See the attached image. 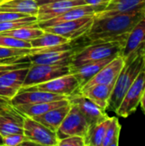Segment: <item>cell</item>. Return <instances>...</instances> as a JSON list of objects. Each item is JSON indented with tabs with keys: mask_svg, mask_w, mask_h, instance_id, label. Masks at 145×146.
Instances as JSON below:
<instances>
[{
	"mask_svg": "<svg viewBox=\"0 0 145 146\" xmlns=\"http://www.w3.org/2000/svg\"><path fill=\"white\" fill-rule=\"evenodd\" d=\"M144 15L145 9L113 15H94L89 29L81 36L70 40V44L76 52L91 42L126 35Z\"/></svg>",
	"mask_w": 145,
	"mask_h": 146,
	"instance_id": "cell-1",
	"label": "cell"
},
{
	"mask_svg": "<svg viewBox=\"0 0 145 146\" xmlns=\"http://www.w3.org/2000/svg\"><path fill=\"white\" fill-rule=\"evenodd\" d=\"M127 35L128 34L113 38L96 40L77 50L69 62L71 71L87 62L121 55Z\"/></svg>",
	"mask_w": 145,
	"mask_h": 146,
	"instance_id": "cell-2",
	"label": "cell"
},
{
	"mask_svg": "<svg viewBox=\"0 0 145 146\" xmlns=\"http://www.w3.org/2000/svg\"><path fill=\"white\" fill-rule=\"evenodd\" d=\"M143 46L125 58L124 67L115 82L107 110L115 112L117 110L127 90L133 84L138 74L144 70V62Z\"/></svg>",
	"mask_w": 145,
	"mask_h": 146,
	"instance_id": "cell-3",
	"label": "cell"
},
{
	"mask_svg": "<svg viewBox=\"0 0 145 146\" xmlns=\"http://www.w3.org/2000/svg\"><path fill=\"white\" fill-rule=\"evenodd\" d=\"M71 74L69 63L53 65L30 64L22 88L44 83L53 79Z\"/></svg>",
	"mask_w": 145,
	"mask_h": 146,
	"instance_id": "cell-4",
	"label": "cell"
},
{
	"mask_svg": "<svg viewBox=\"0 0 145 146\" xmlns=\"http://www.w3.org/2000/svg\"><path fill=\"white\" fill-rule=\"evenodd\" d=\"M23 134L36 145L58 146L60 141L55 132L28 116H24Z\"/></svg>",
	"mask_w": 145,
	"mask_h": 146,
	"instance_id": "cell-5",
	"label": "cell"
},
{
	"mask_svg": "<svg viewBox=\"0 0 145 146\" xmlns=\"http://www.w3.org/2000/svg\"><path fill=\"white\" fill-rule=\"evenodd\" d=\"M88 129L89 125L79 108L74 104H71V108L68 115L58 127L56 133L59 140L74 135L84 138Z\"/></svg>",
	"mask_w": 145,
	"mask_h": 146,
	"instance_id": "cell-6",
	"label": "cell"
},
{
	"mask_svg": "<svg viewBox=\"0 0 145 146\" xmlns=\"http://www.w3.org/2000/svg\"><path fill=\"white\" fill-rule=\"evenodd\" d=\"M144 90L145 72L143 70L126 92L121 104L115 111L116 115L123 118H127L132 115L140 105V100Z\"/></svg>",
	"mask_w": 145,
	"mask_h": 146,
	"instance_id": "cell-7",
	"label": "cell"
},
{
	"mask_svg": "<svg viewBox=\"0 0 145 146\" xmlns=\"http://www.w3.org/2000/svg\"><path fill=\"white\" fill-rule=\"evenodd\" d=\"M67 98L71 104H74L79 108V111L86 120L89 127L98 124L109 117L106 111L100 109L93 102L84 96L79 89L68 96Z\"/></svg>",
	"mask_w": 145,
	"mask_h": 146,
	"instance_id": "cell-8",
	"label": "cell"
},
{
	"mask_svg": "<svg viewBox=\"0 0 145 146\" xmlns=\"http://www.w3.org/2000/svg\"><path fill=\"white\" fill-rule=\"evenodd\" d=\"M79 89V84L73 74L63 75L44 83L21 88L22 91H43L62 96H69ZM20 90V91H21Z\"/></svg>",
	"mask_w": 145,
	"mask_h": 146,
	"instance_id": "cell-9",
	"label": "cell"
},
{
	"mask_svg": "<svg viewBox=\"0 0 145 146\" xmlns=\"http://www.w3.org/2000/svg\"><path fill=\"white\" fill-rule=\"evenodd\" d=\"M94 15H86L76 20L68 21L43 28L45 32L59 34L62 37L73 40L84 34L91 27Z\"/></svg>",
	"mask_w": 145,
	"mask_h": 146,
	"instance_id": "cell-10",
	"label": "cell"
},
{
	"mask_svg": "<svg viewBox=\"0 0 145 146\" xmlns=\"http://www.w3.org/2000/svg\"><path fill=\"white\" fill-rule=\"evenodd\" d=\"M22 115L11 104L0 110V134L4 137L9 134H23Z\"/></svg>",
	"mask_w": 145,
	"mask_h": 146,
	"instance_id": "cell-11",
	"label": "cell"
},
{
	"mask_svg": "<svg viewBox=\"0 0 145 146\" xmlns=\"http://www.w3.org/2000/svg\"><path fill=\"white\" fill-rule=\"evenodd\" d=\"M28 68L11 70L0 76V97L11 100L22 88Z\"/></svg>",
	"mask_w": 145,
	"mask_h": 146,
	"instance_id": "cell-12",
	"label": "cell"
},
{
	"mask_svg": "<svg viewBox=\"0 0 145 146\" xmlns=\"http://www.w3.org/2000/svg\"><path fill=\"white\" fill-rule=\"evenodd\" d=\"M106 5H99V6H95V5H89V4H85V5H79L76 7H73L69 9L68 10L65 11L64 13L44 21H40L38 22V27L40 28H44L47 27H50L56 24H59L62 22L68 21H73L76 20L86 15H94L95 14L102 11L104 9Z\"/></svg>",
	"mask_w": 145,
	"mask_h": 146,
	"instance_id": "cell-13",
	"label": "cell"
},
{
	"mask_svg": "<svg viewBox=\"0 0 145 146\" xmlns=\"http://www.w3.org/2000/svg\"><path fill=\"white\" fill-rule=\"evenodd\" d=\"M125 64V59L121 55L116 56L106 64L94 77H92L81 89L84 90L95 85H107L115 82L119 74Z\"/></svg>",
	"mask_w": 145,
	"mask_h": 146,
	"instance_id": "cell-14",
	"label": "cell"
},
{
	"mask_svg": "<svg viewBox=\"0 0 145 146\" xmlns=\"http://www.w3.org/2000/svg\"><path fill=\"white\" fill-rule=\"evenodd\" d=\"M68 97L58 95L43 91H22L21 90L11 100L10 104L13 106L21 104H32L38 103L52 102L67 98Z\"/></svg>",
	"mask_w": 145,
	"mask_h": 146,
	"instance_id": "cell-15",
	"label": "cell"
},
{
	"mask_svg": "<svg viewBox=\"0 0 145 146\" xmlns=\"http://www.w3.org/2000/svg\"><path fill=\"white\" fill-rule=\"evenodd\" d=\"M74 53H75V50L70 49L66 50L30 54L21 58L26 60V62H28L30 64L53 65V64H60V63H69Z\"/></svg>",
	"mask_w": 145,
	"mask_h": 146,
	"instance_id": "cell-16",
	"label": "cell"
},
{
	"mask_svg": "<svg viewBox=\"0 0 145 146\" xmlns=\"http://www.w3.org/2000/svg\"><path fill=\"white\" fill-rule=\"evenodd\" d=\"M85 4H86L85 0H64L40 5L38 6V11L37 14L38 21L40 22L52 19L73 7Z\"/></svg>",
	"mask_w": 145,
	"mask_h": 146,
	"instance_id": "cell-17",
	"label": "cell"
},
{
	"mask_svg": "<svg viewBox=\"0 0 145 146\" xmlns=\"http://www.w3.org/2000/svg\"><path fill=\"white\" fill-rule=\"evenodd\" d=\"M114 85L115 82L107 85H95L81 90L80 92L84 96L93 102L100 109L106 111L114 88Z\"/></svg>",
	"mask_w": 145,
	"mask_h": 146,
	"instance_id": "cell-18",
	"label": "cell"
},
{
	"mask_svg": "<svg viewBox=\"0 0 145 146\" xmlns=\"http://www.w3.org/2000/svg\"><path fill=\"white\" fill-rule=\"evenodd\" d=\"M145 43V15L129 32L125 47L121 56L125 58L129 56L138 48L142 47Z\"/></svg>",
	"mask_w": 145,
	"mask_h": 146,
	"instance_id": "cell-19",
	"label": "cell"
},
{
	"mask_svg": "<svg viewBox=\"0 0 145 146\" xmlns=\"http://www.w3.org/2000/svg\"><path fill=\"white\" fill-rule=\"evenodd\" d=\"M145 9V0H111L97 15H113Z\"/></svg>",
	"mask_w": 145,
	"mask_h": 146,
	"instance_id": "cell-20",
	"label": "cell"
},
{
	"mask_svg": "<svg viewBox=\"0 0 145 146\" xmlns=\"http://www.w3.org/2000/svg\"><path fill=\"white\" fill-rule=\"evenodd\" d=\"M113 57H108L105 59H102L99 61H95V62H91L85 63L79 68L73 69L71 71V74H73L76 79L79 81V90L92 78L94 77L106 64H108L113 58Z\"/></svg>",
	"mask_w": 145,
	"mask_h": 146,
	"instance_id": "cell-21",
	"label": "cell"
},
{
	"mask_svg": "<svg viewBox=\"0 0 145 146\" xmlns=\"http://www.w3.org/2000/svg\"><path fill=\"white\" fill-rule=\"evenodd\" d=\"M70 108L71 104L69 103L61 107L53 109L43 115L33 116L32 118L56 133L63 120L65 119L66 115H68Z\"/></svg>",
	"mask_w": 145,
	"mask_h": 146,
	"instance_id": "cell-22",
	"label": "cell"
},
{
	"mask_svg": "<svg viewBox=\"0 0 145 146\" xmlns=\"http://www.w3.org/2000/svg\"><path fill=\"white\" fill-rule=\"evenodd\" d=\"M69 104L68 98L52 101V102H45V103H38V104H21L17 106H14L22 115L33 117L37 115H43L53 109L61 107Z\"/></svg>",
	"mask_w": 145,
	"mask_h": 146,
	"instance_id": "cell-23",
	"label": "cell"
},
{
	"mask_svg": "<svg viewBox=\"0 0 145 146\" xmlns=\"http://www.w3.org/2000/svg\"><path fill=\"white\" fill-rule=\"evenodd\" d=\"M38 5L35 0H1L0 12H15L37 15Z\"/></svg>",
	"mask_w": 145,
	"mask_h": 146,
	"instance_id": "cell-24",
	"label": "cell"
},
{
	"mask_svg": "<svg viewBox=\"0 0 145 146\" xmlns=\"http://www.w3.org/2000/svg\"><path fill=\"white\" fill-rule=\"evenodd\" d=\"M109 122L110 117L98 124L90 127L84 137L85 146H102Z\"/></svg>",
	"mask_w": 145,
	"mask_h": 146,
	"instance_id": "cell-25",
	"label": "cell"
},
{
	"mask_svg": "<svg viewBox=\"0 0 145 146\" xmlns=\"http://www.w3.org/2000/svg\"><path fill=\"white\" fill-rule=\"evenodd\" d=\"M44 31L38 27V24L31 25V26H24L14 30L10 31H5L3 33H0L3 35L10 36L21 40L25 41H31L33 38H36L39 36H41Z\"/></svg>",
	"mask_w": 145,
	"mask_h": 146,
	"instance_id": "cell-26",
	"label": "cell"
},
{
	"mask_svg": "<svg viewBox=\"0 0 145 146\" xmlns=\"http://www.w3.org/2000/svg\"><path fill=\"white\" fill-rule=\"evenodd\" d=\"M70 40L59 34L45 32L39 37L33 38L30 41L32 48H48L52 46L60 45L69 42Z\"/></svg>",
	"mask_w": 145,
	"mask_h": 146,
	"instance_id": "cell-27",
	"label": "cell"
},
{
	"mask_svg": "<svg viewBox=\"0 0 145 146\" xmlns=\"http://www.w3.org/2000/svg\"><path fill=\"white\" fill-rule=\"evenodd\" d=\"M121 126L116 117H110V122L106 130L102 146H118Z\"/></svg>",
	"mask_w": 145,
	"mask_h": 146,
	"instance_id": "cell-28",
	"label": "cell"
},
{
	"mask_svg": "<svg viewBox=\"0 0 145 146\" xmlns=\"http://www.w3.org/2000/svg\"><path fill=\"white\" fill-rule=\"evenodd\" d=\"M38 18L37 15H26L25 17L11 21H5V22H0V33L5 32V31H10L14 30L24 26H31L38 24Z\"/></svg>",
	"mask_w": 145,
	"mask_h": 146,
	"instance_id": "cell-29",
	"label": "cell"
},
{
	"mask_svg": "<svg viewBox=\"0 0 145 146\" xmlns=\"http://www.w3.org/2000/svg\"><path fill=\"white\" fill-rule=\"evenodd\" d=\"M31 54V48H10L0 46V60L18 59Z\"/></svg>",
	"mask_w": 145,
	"mask_h": 146,
	"instance_id": "cell-30",
	"label": "cell"
},
{
	"mask_svg": "<svg viewBox=\"0 0 145 146\" xmlns=\"http://www.w3.org/2000/svg\"><path fill=\"white\" fill-rule=\"evenodd\" d=\"M0 46L10 47V48H32V44L29 41L21 40L10 36L3 35L0 33Z\"/></svg>",
	"mask_w": 145,
	"mask_h": 146,
	"instance_id": "cell-31",
	"label": "cell"
},
{
	"mask_svg": "<svg viewBox=\"0 0 145 146\" xmlns=\"http://www.w3.org/2000/svg\"><path fill=\"white\" fill-rule=\"evenodd\" d=\"M30 63L28 62H21L19 59H16V61H11L8 62H1L0 63V76L3 74L15 69L18 68H26L29 67Z\"/></svg>",
	"mask_w": 145,
	"mask_h": 146,
	"instance_id": "cell-32",
	"label": "cell"
},
{
	"mask_svg": "<svg viewBox=\"0 0 145 146\" xmlns=\"http://www.w3.org/2000/svg\"><path fill=\"white\" fill-rule=\"evenodd\" d=\"M58 146H85L84 138L81 136H69L59 141Z\"/></svg>",
	"mask_w": 145,
	"mask_h": 146,
	"instance_id": "cell-33",
	"label": "cell"
},
{
	"mask_svg": "<svg viewBox=\"0 0 145 146\" xmlns=\"http://www.w3.org/2000/svg\"><path fill=\"white\" fill-rule=\"evenodd\" d=\"M26 139L24 134H9L3 137V146H17Z\"/></svg>",
	"mask_w": 145,
	"mask_h": 146,
	"instance_id": "cell-34",
	"label": "cell"
},
{
	"mask_svg": "<svg viewBox=\"0 0 145 146\" xmlns=\"http://www.w3.org/2000/svg\"><path fill=\"white\" fill-rule=\"evenodd\" d=\"M26 14L22 13H15V12H0V22H5V21H15L22 17H25Z\"/></svg>",
	"mask_w": 145,
	"mask_h": 146,
	"instance_id": "cell-35",
	"label": "cell"
},
{
	"mask_svg": "<svg viewBox=\"0 0 145 146\" xmlns=\"http://www.w3.org/2000/svg\"><path fill=\"white\" fill-rule=\"evenodd\" d=\"M111 0H85L86 4L89 5H95V6H99V5H107Z\"/></svg>",
	"mask_w": 145,
	"mask_h": 146,
	"instance_id": "cell-36",
	"label": "cell"
},
{
	"mask_svg": "<svg viewBox=\"0 0 145 146\" xmlns=\"http://www.w3.org/2000/svg\"><path fill=\"white\" fill-rule=\"evenodd\" d=\"M9 104H10V100L0 97V110L3 109V108L5 107V106H7V105Z\"/></svg>",
	"mask_w": 145,
	"mask_h": 146,
	"instance_id": "cell-37",
	"label": "cell"
},
{
	"mask_svg": "<svg viewBox=\"0 0 145 146\" xmlns=\"http://www.w3.org/2000/svg\"><path fill=\"white\" fill-rule=\"evenodd\" d=\"M38 3V6L45 4V3H53V2H57V1H64V0H35Z\"/></svg>",
	"mask_w": 145,
	"mask_h": 146,
	"instance_id": "cell-38",
	"label": "cell"
},
{
	"mask_svg": "<svg viewBox=\"0 0 145 146\" xmlns=\"http://www.w3.org/2000/svg\"><path fill=\"white\" fill-rule=\"evenodd\" d=\"M140 105L143 109V111L145 115V90L142 95V98H141V100H140Z\"/></svg>",
	"mask_w": 145,
	"mask_h": 146,
	"instance_id": "cell-39",
	"label": "cell"
},
{
	"mask_svg": "<svg viewBox=\"0 0 145 146\" xmlns=\"http://www.w3.org/2000/svg\"><path fill=\"white\" fill-rule=\"evenodd\" d=\"M143 56H144V70L145 72V43L143 46Z\"/></svg>",
	"mask_w": 145,
	"mask_h": 146,
	"instance_id": "cell-40",
	"label": "cell"
},
{
	"mask_svg": "<svg viewBox=\"0 0 145 146\" xmlns=\"http://www.w3.org/2000/svg\"><path fill=\"white\" fill-rule=\"evenodd\" d=\"M0 146H3V137L0 134Z\"/></svg>",
	"mask_w": 145,
	"mask_h": 146,
	"instance_id": "cell-41",
	"label": "cell"
},
{
	"mask_svg": "<svg viewBox=\"0 0 145 146\" xmlns=\"http://www.w3.org/2000/svg\"><path fill=\"white\" fill-rule=\"evenodd\" d=\"M0 1H1V0H0Z\"/></svg>",
	"mask_w": 145,
	"mask_h": 146,
	"instance_id": "cell-42",
	"label": "cell"
}]
</instances>
